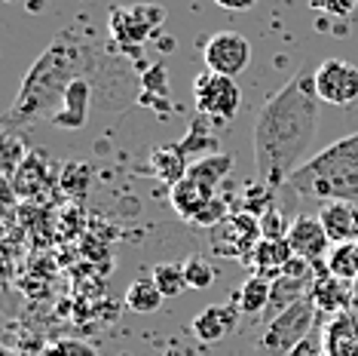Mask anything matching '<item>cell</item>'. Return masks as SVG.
I'll return each instance as SVG.
<instances>
[{"label": "cell", "instance_id": "32", "mask_svg": "<svg viewBox=\"0 0 358 356\" xmlns=\"http://www.w3.org/2000/svg\"><path fill=\"white\" fill-rule=\"evenodd\" d=\"M352 310L358 313V280H352Z\"/></svg>", "mask_w": 358, "mask_h": 356}, {"label": "cell", "instance_id": "5", "mask_svg": "<svg viewBox=\"0 0 358 356\" xmlns=\"http://www.w3.org/2000/svg\"><path fill=\"white\" fill-rule=\"evenodd\" d=\"M260 240H264V231H260V218L255 212H230L221 224L208 231L211 252L224 258H242V261H248Z\"/></svg>", "mask_w": 358, "mask_h": 356}, {"label": "cell", "instance_id": "30", "mask_svg": "<svg viewBox=\"0 0 358 356\" xmlns=\"http://www.w3.org/2000/svg\"><path fill=\"white\" fill-rule=\"evenodd\" d=\"M215 4L224 6V10H233V13H245L257 4V0H215Z\"/></svg>", "mask_w": 358, "mask_h": 356}, {"label": "cell", "instance_id": "9", "mask_svg": "<svg viewBox=\"0 0 358 356\" xmlns=\"http://www.w3.org/2000/svg\"><path fill=\"white\" fill-rule=\"evenodd\" d=\"M315 93L328 104H352L358 99V68L343 59H324L315 68Z\"/></svg>", "mask_w": 358, "mask_h": 356}, {"label": "cell", "instance_id": "21", "mask_svg": "<svg viewBox=\"0 0 358 356\" xmlns=\"http://www.w3.org/2000/svg\"><path fill=\"white\" fill-rule=\"evenodd\" d=\"M230 169H233V157L230 153H208V157H202V160H196V163H190V175L193 182H199L202 188H208L211 193L217 191V184L224 182L227 175H230Z\"/></svg>", "mask_w": 358, "mask_h": 356}, {"label": "cell", "instance_id": "23", "mask_svg": "<svg viewBox=\"0 0 358 356\" xmlns=\"http://www.w3.org/2000/svg\"><path fill=\"white\" fill-rule=\"evenodd\" d=\"M328 271L334 273V277L352 282L358 280V240L352 242H340V246H331L328 252Z\"/></svg>", "mask_w": 358, "mask_h": 356}, {"label": "cell", "instance_id": "3", "mask_svg": "<svg viewBox=\"0 0 358 356\" xmlns=\"http://www.w3.org/2000/svg\"><path fill=\"white\" fill-rule=\"evenodd\" d=\"M297 197L306 200H358V132L328 144L324 151L313 153L288 184Z\"/></svg>", "mask_w": 358, "mask_h": 356}, {"label": "cell", "instance_id": "14", "mask_svg": "<svg viewBox=\"0 0 358 356\" xmlns=\"http://www.w3.org/2000/svg\"><path fill=\"white\" fill-rule=\"evenodd\" d=\"M322 344L328 356H358V313L343 310L328 317L322 329Z\"/></svg>", "mask_w": 358, "mask_h": 356}, {"label": "cell", "instance_id": "26", "mask_svg": "<svg viewBox=\"0 0 358 356\" xmlns=\"http://www.w3.org/2000/svg\"><path fill=\"white\" fill-rule=\"evenodd\" d=\"M291 221H294V218H285L279 209L270 206L264 215H260V231H264V240H288Z\"/></svg>", "mask_w": 358, "mask_h": 356}, {"label": "cell", "instance_id": "31", "mask_svg": "<svg viewBox=\"0 0 358 356\" xmlns=\"http://www.w3.org/2000/svg\"><path fill=\"white\" fill-rule=\"evenodd\" d=\"M40 356H71V353H68V347H64V341H62V344H52V347H46V350L40 353Z\"/></svg>", "mask_w": 358, "mask_h": 356}, {"label": "cell", "instance_id": "18", "mask_svg": "<svg viewBox=\"0 0 358 356\" xmlns=\"http://www.w3.org/2000/svg\"><path fill=\"white\" fill-rule=\"evenodd\" d=\"M89 99H92V86H89V80L86 77L74 80V86H71L68 95H64L62 111L52 117V123L62 126V129H80L86 123V114H89Z\"/></svg>", "mask_w": 358, "mask_h": 356}, {"label": "cell", "instance_id": "11", "mask_svg": "<svg viewBox=\"0 0 358 356\" xmlns=\"http://www.w3.org/2000/svg\"><path fill=\"white\" fill-rule=\"evenodd\" d=\"M313 301L322 317H337V313H343V310H352V282L334 277L328 271V264H324L319 271V277H315Z\"/></svg>", "mask_w": 358, "mask_h": 356}, {"label": "cell", "instance_id": "8", "mask_svg": "<svg viewBox=\"0 0 358 356\" xmlns=\"http://www.w3.org/2000/svg\"><path fill=\"white\" fill-rule=\"evenodd\" d=\"M202 59H206V71L236 80L251 64V43L239 31H217L208 37Z\"/></svg>", "mask_w": 358, "mask_h": 356}, {"label": "cell", "instance_id": "10", "mask_svg": "<svg viewBox=\"0 0 358 356\" xmlns=\"http://www.w3.org/2000/svg\"><path fill=\"white\" fill-rule=\"evenodd\" d=\"M288 242L294 249L297 258H303L322 271L324 261H328V252H331V240L324 233V224L319 221V215H297L291 221V231H288Z\"/></svg>", "mask_w": 358, "mask_h": 356}, {"label": "cell", "instance_id": "4", "mask_svg": "<svg viewBox=\"0 0 358 356\" xmlns=\"http://www.w3.org/2000/svg\"><path fill=\"white\" fill-rule=\"evenodd\" d=\"M315 320H319V310H315V301H313V295H309L303 301H297L294 307H288L285 313H279L273 322H266L260 347L270 356H291L294 347H300L313 335Z\"/></svg>", "mask_w": 358, "mask_h": 356}, {"label": "cell", "instance_id": "6", "mask_svg": "<svg viewBox=\"0 0 358 356\" xmlns=\"http://www.w3.org/2000/svg\"><path fill=\"white\" fill-rule=\"evenodd\" d=\"M193 102L196 111L211 120H233L242 104V93L233 77L215 74V71H202L193 80Z\"/></svg>", "mask_w": 358, "mask_h": 356}, {"label": "cell", "instance_id": "29", "mask_svg": "<svg viewBox=\"0 0 358 356\" xmlns=\"http://www.w3.org/2000/svg\"><path fill=\"white\" fill-rule=\"evenodd\" d=\"M291 356H328V353H324V344H322V338H319V335H315V331H313V335H309L303 344H300V347H294V353H291Z\"/></svg>", "mask_w": 358, "mask_h": 356}, {"label": "cell", "instance_id": "2", "mask_svg": "<svg viewBox=\"0 0 358 356\" xmlns=\"http://www.w3.org/2000/svg\"><path fill=\"white\" fill-rule=\"evenodd\" d=\"M83 64L86 50L80 46V40L74 34H59L22 80L19 95L6 114V126H31L40 120H52L62 111L64 95L74 86V80L83 77Z\"/></svg>", "mask_w": 358, "mask_h": 356}, {"label": "cell", "instance_id": "13", "mask_svg": "<svg viewBox=\"0 0 358 356\" xmlns=\"http://www.w3.org/2000/svg\"><path fill=\"white\" fill-rule=\"evenodd\" d=\"M319 221L324 224L331 246L358 240V206L352 200H331L319 209Z\"/></svg>", "mask_w": 358, "mask_h": 356}, {"label": "cell", "instance_id": "16", "mask_svg": "<svg viewBox=\"0 0 358 356\" xmlns=\"http://www.w3.org/2000/svg\"><path fill=\"white\" fill-rule=\"evenodd\" d=\"M169 200H172V209L178 215L184 218V221H196L199 212L206 209L211 200H215V193H211L208 188H202L199 182H193L190 175H184L178 184H172L169 188Z\"/></svg>", "mask_w": 358, "mask_h": 356}, {"label": "cell", "instance_id": "19", "mask_svg": "<svg viewBox=\"0 0 358 356\" xmlns=\"http://www.w3.org/2000/svg\"><path fill=\"white\" fill-rule=\"evenodd\" d=\"M150 172L166 182L169 188L178 184L181 178L190 172V163L184 157V144H159L157 151L150 153Z\"/></svg>", "mask_w": 358, "mask_h": 356}, {"label": "cell", "instance_id": "12", "mask_svg": "<svg viewBox=\"0 0 358 356\" xmlns=\"http://www.w3.org/2000/svg\"><path fill=\"white\" fill-rule=\"evenodd\" d=\"M239 307L236 304H211L206 307L202 313H196L190 322V331L193 338L202 344H215L221 341L224 335H230V331L236 329V322H239Z\"/></svg>", "mask_w": 358, "mask_h": 356}, {"label": "cell", "instance_id": "25", "mask_svg": "<svg viewBox=\"0 0 358 356\" xmlns=\"http://www.w3.org/2000/svg\"><path fill=\"white\" fill-rule=\"evenodd\" d=\"M184 277H187V289H208L215 282V267L206 258L193 255L184 261Z\"/></svg>", "mask_w": 358, "mask_h": 356}, {"label": "cell", "instance_id": "1", "mask_svg": "<svg viewBox=\"0 0 358 356\" xmlns=\"http://www.w3.org/2000/svg\"><path fill=\"white\" fill-rule=\"evenodd\" d=\"M319 93L315 71L300 68L255 117L251 144L255 169L264 188H285L288 178L306 163V151L319 132Z\"/></svg>", "mask_w": 358, "mask_h": 356}, {"label": "cell", "instance_id": "15", "mask_svg": "<svg viewBox=\"0 0 358 356\" xmlns=\"http://www.w3.org/2000/svg\"><path fill=\"white\" fill-rule=\"evenodd\" d=\"M291 258H294V249H291L288 240H260L255 246V252L248 255V267H251V273L275 280L285 273Z\"/></svg>", "mask_w": 358, "mask_h": 356}, {"label": "cell", "instance_id": "27", "mask_svg": "<svg viewBox=\"0 0 358 356\" xmlns=\"http://www.w3.org/2000/svg\"><path fill=\"white\" fill-rule=\"evenodd\" d=\"M227 215H230V209H227V203H224V200H217V197H215V200H211V203L199 212V218H196L193 224H196V228H208V231H211L215 224H221Z\"/></svg>", "mask_w": 358, "mask_h": 356}, {"label": "cell", "instance_id": "33", "mask_svg": "<svg viewBox=\"0 0 358 356\" xmlns=\"http://www.w3.org/2000/svg\"><path fill=\"white\" fill-rule=\"evenodd\" d=\"M162 356H184V350H181V347H169V350L162 353Z\"/></svg>", "mask_w": 358, "mask_h": 356}, {"label": "cell", "instance_id": "28", "mask_svg": "<svg viewBox=\"0 0 358 356\" xmlns=\"http://www.w3.org/2000/svg\"><path fill=\"white\" fill-rule=\"evenodd\" d=\"M309 6L324 13V15H340V19H343V15L355 13L358 0H309Z\"/></svg>", "mask_w": 358, "mask_h": 356}, {"label": "cell", "instance_id": "22", "mask_svg": "<svg viewBox=\"0 0 358 356\" xmlns=\"http://www.w3.org/2000/svg\"><path fill=\"white\" fill-rule=\"evenodd\" d=\"M162 301H166V298H162V292L157 289L153 277H141L126 289V307L135 313H157Z\"/></svg>", "mask_w": 358, "mask_h": 356}, {"label": "cell", "instance_id": "34", "mask_svg": "<svg viewBox=\"0 0 358 356\" xmlns=\"http://www.w3.org/2000/svg\"><path fill=\"white\" fill-rule=\"evenodd\" d=\"M3 356H15V353L13 350H3Z\"/></svg>", "mask_w": 358, "mask_h": 356}, {"label": "cell", "instance_id": "20", "mask_svg": "<svg viewBox=\"0 0 358 356\" xmlns=\"http://www.w3.org/2000/svg\"><path fill=\"white\" fill-rule=\"evenodd\" d=\"M270 292H273V280L260 277V273H251V277L242 280L233 304L239 307L242 317H264L266 304H270Z\"/></svg>", "mask_w": 358, "mask_h": 356}, {"label": "cell", "instance_id": "17", "mask_svg": "<svg viewBox=\"0 0 358 356\" xmlns=\"http://www.w3.org/2000/svg\"><path fill=\"white\" fill-rule=\"evenodd\" d=\"M13 188L19 197H40V193L46 191V184H50V166H46L43 153H28L25 160L19 163V169L13 172Z\"/></svg>", "mask_w": 358, "mask_h": 356}, {"label": "cell", "instance_id": "7", "mask_svg": "<svg viewBox=\"0 0 358 356\" xmlns=\"http://www.w3.org/2000/svg\"><path fill=\"white\" fill-rule=\"evenodd\" d=\"M166 19V10L153 4H138V6H117L110 10V37L126 50L141 46L148 37L157 34V28Z\"/></svg>", "mask_w": 358, "mask_h": 356}, {"label": "cell", "instance_id": "24", "mask_svg": "<svg viewBox=\"0 0 358 356\" xmlns=\"http://www.w3.org/2000/svg\"><path fill=\"white\" fill-rule=\"evenodd\" d=\"M153 282L162 292V298H178L187 289V277H184V264H175V261H162L153 267Z\"/></svg>", "mask_w": 358, "mask_h": 356}]
</instances>
